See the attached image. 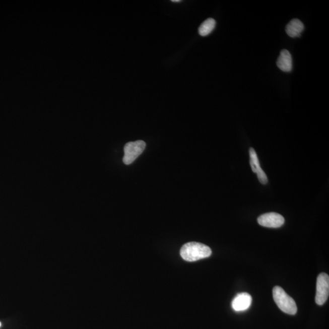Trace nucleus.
<instances>
[{
  "instance_id": "f257e3e1",
  "label": "nucleus",
  "mask_w": 329,
  "mask_h": 329,
  "mask_svg": "<svg viewBox=\"0 0 329 329\" xmlns=\"http://www.w3.org/2000/svg\"><path fill=\"white\" fill-rule=\"evenodd\" d=\"M212 250L205 244L190 242L184 244L180 249V255L186 261H194L209 257Z\"/></svg>"
},
{
  "instance_id": "f03ea898",
  "label": "nucleus",
  "mask_w": 329,
  "mask_h": 329,
  "mask_svg": "<svg viewBox=\"0 0 329 329\" xmlns=\"http://www.w3.org/2000/svg\"><path fill=\"white\" fill-rule=\"evenodd\" d=\"M273 299L278 307L283 312L294 315L297 313L298 308L294 299L285 292L283 288L276 286L273 290Z\"/></svg>"
},
{
  "instance_id": "7ed1b4c3",
  "label": "nucleus",
  "mask_w": 329,
  "mask_h": 329,
  "mask_svg": "<svg viewBox=\"0 0 329 329\" xmlns=\"http://www.w3.org/2000/svg\"><path fill=\"white\" fill-rule=\"evenodd\" d=\"M146 144L142 141L127 143L124 148V155L123 161L124 164H132L136 159L144 152Z\"/></svg>"
},
{
  "instance_id": "20e7f679",
  "label": "nucleus",
  "mask_w": 329,
  "mask_h": 329,
  "mask_svg": "<svg viewBox=\"0 0 329 329\" xmlns=\"http://www.w3.org/2000/svg\"><path fill=\"white\" fill-rule=\"evenodd\" d=\"M329 295V276L327 274H319L316 281V303L322 305L325 303Z\"/></svg>"
},
{
  "instance_id": "39448f33",
  "label": "nucleus",
  "mask_w": 329,
  "mask_h": 329,
  "mask_svg": "<svg viewBox=\"0 0 329 329\" xmlns=\"http://www.w3.org/2000/svg\"><path fill=\"white\" fill-rule=\"evenodd\" d=\"M259 225L270 228H278L284 225L285 219L281 215L270 212L260 215L257 219Z\"/></svg>"
},
{
  "instance_id": "423d86ee",
  "label": "nucleus",
  "mask_w": 329,
  "mask_h": 329,
  "mask_svg": "<svg viewBox=\"0 0 329 329\" xmlns=\"http://www.w3.org/2000/svg\"><path fill=\"white\" fill-rule=\"evenodd\" d=\"M252 297L247 293L238 294L232 302V307L235 311H245L251 306Z\"/></svg>"
},
{
  "instance_id": "0eeeda50",
  "label": "nucleus",
  "mask_w": 329,
  "mask_h": 329,
  "mask_svg": "<svg viewBox=\"0 0 329 329\" xmlns=\"http://www.w3.org/2000/svg\"><path fill=\"white\" fill-rule=\"evenodd\" d=\"M250 164L253 172L257 174L259 181L262 184H267L268 178L266 173L262 170L260 163H259L257 153L253 148H251L249 150Z\"/></svg>"
},
{
  "instance_id": "6e6552de",
  "label": "nucleus",
  "mask_w": 329,
  "mask_h": 329,
  "mask_svg": "<svg viewBox=\"0 0 329 329\" xmlns=\"http://www.w3.org/2000/svg\"><path fill=\"white\" fill-rule=\"evenodd\" d=\"M277 65L279 69L284 72H290L293 69L292 55L287 49L282 50L278 57Z\"/></svg>"
},
{
  "instance_id": "1a4fd4ad",
  "label": "nucleus",
  "mask_w": 329,
  "mask_h": 329,
  "mask_svg": "<svg viewBox=\"0 0 329 329\" xmlns=\"http://www.w3.org/2000/svg\"><path fill=\"white\" fill-rule=\"evenodd\" d=\"M304 30V26L298 19H293L288 23L285 28L287 34L291 37L295 38L301 36Z\"/></svg>"
},
{
  "instance_id": "9d476101",
  "label": "nucleus",
  "mask_w": 329,
  "mask_h": 329,
  "mask_svg": "<svg viewBox=\"0 0 329 329\" xmlns=\"http://www.w3.org/2000/svg\"><path fill=\"white\" fill-rule=\"evenodd\" d=\"M216 26V22L214 19L210 18L207 19L200 26L199 29L200 36L205 37L208 36L214 30Z\"/></svg>"
},
{
  "instance_id": "9b49d317",
  "label": "nucleus",
  "mask_w": 329,
  "mask_h": 329,
  "mask_svg": "<svg viewBox=\"0 0 329 329\" xmlns=\"http://www.w3.org/2000/svg\"><path fill=\"white\" fill-rule=\"evenodd\" d=\"M171 2H174V3L180 2V0H173V1H171Z\"/></svg>"
},
{
  "instance_id": "f8f14e48",
  "label": "nucleus",
  "mask_w": 329,
  "mask_h": 329,
  "mask_svg": "<svg viewBox=\"0 0 329 329\" xmlns=\"http://www.w3.org/2000/svg\"><path fill=\"white\" fill-rule=\"evenodd\" d=\"M1 326H2V323L0 322V327H1Z\"/></svg>"
}]
</instances>
